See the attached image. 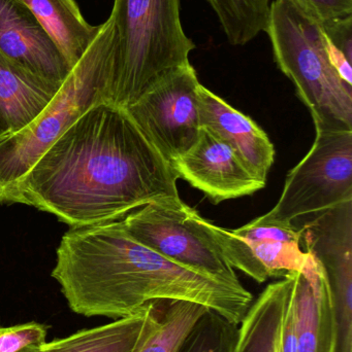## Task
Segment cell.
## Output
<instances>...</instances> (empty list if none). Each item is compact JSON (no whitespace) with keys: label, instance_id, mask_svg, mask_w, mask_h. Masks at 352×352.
Returning <instances> with one entry per match:
<instances>
[{"label":"cell","instance_id":"6da1fadb","mask_svg":"<svg viewBox=\"0 0 352 352\" xmlns=\"http://www.w3.org/2000/svg\"><path fill=\"white\" fill-rule=\"evenodd\" d=\"M178 179L126 109L101 101L41 155L17 186L14 203L83 227L180 198Z\"/></svg>","mask_w":352,"mask_h":352},{"label":"cell","instance_id":"7a4b0ae2","mask_svg":"<svg viewBox=\"0 0 352 352\" xmlns=\"http://www.w3.org/2000/svg\"><path fill=\"white\" fill-rule=\"evenodd\" d=\"M52 277L72 312L119 320L147 304H200L239 324L253 296L239 281L177 264L138 243L123 219L70 228L58 246Z\"/></svg>","mask_w":352,"mask_h":352},{"label":"cell","instance_id":"3957f363","mask_svg":"<svg viewBox=\"0 0 352 352\" xmlns=\"http://www.w3.org/2000/svg\"><path fill=\"white\" fill-rule=\"evenodd\" d=\"M114 59L115 25L110 14L47 109L0 140V203L14 204L17 186L41 155L89 109L110 102Z\"/></svg>","mask_w":352,"mask_h":352},{"label":"cell","instance_id":"277c9868","mask_svg":"<svg viewBox=\"0 0 352 352\" xmlns=\"http://www.w3.org/2000/svg\"><path fill=\"white\" fill-rule=\"evenodd\" d=\"M115 59L110 103L134 104L165 76L189 65L196 45L181 22V0H114Z\"/></svg>","mask_w":352,"mask_h":352},{"label":"cell","instance_id":"5b68a950","mask_svg":"<svg viewBox=\"0 0 352 352\" xmlns=\"http://www.w3.org/2000/svg\"><path fill=\"white\" fill-rule=\"evenodd\" d=\"M265 32L314 124L352 130V87L331 65L322 23L289 0H274Z\"/></svg>","mask_w":352,"mask_h":352},{"label":"cell","instance_id":"8992f818","mask_svg":"<svg viewBox=\"0 0 352 352\" xmlns=\"http://www.w3.org/2000/svg\"><path fill=\"white\" fill-rule=\"evenodd\" d=\"M313 146L289 171L280 198L258 223L293 225L298 217L352 201V130L315 124Z\"/></svg>","mask_w":352,"mask_h":352},{"label":"cell","instance_id":"52a82bcc","mask_svg":"<svg viewBox=\"0 0 352 352\" xmlns=\"http://www.w3.org/2000/svg\"><path fill=\"white\" fill-rule=\"evenodd\" d=\"M122 219L136 241L165 258L217 278L239 281L209 232L206 219L181 198L149 203Z\"/></svg>","mask_w":352,"mask_h":352},{"label":"cell","instance_id":"ba28073f","mask_svg":"<svg viewBox=\"0 0 352 352\" xmlns=\"http://www.w3.org/2000/svg\"><path fill=\"white\" fill-rule=\"evenodd\" d=\"M200 85L189 64L165 76L125 109L145 138L169 163L198 140L202 127Z\"/></svg>","mask_w":352,"mask_h":352},{"label":"cell","instance_id":"9c48e42d","mask_svg":"<svg viewBox=\"0 0 352 352\" xmlns=\"http://www.w3.org/2000/svg\"><path fill=\"white\" fill-rule=\"evenodd\" d=\"M178 177L202 190L214 204L249 196L266 186L235 151L200 127L196 144L171 162Z\"/></svg>","mask_w":352,"mask_h":352},{"label":"cell","instance_id":"30bf717a","mask_svg":"<svg viewBox=\"0 0 352 352\" xmlns=\"http://www.w3.org/2000/svg\"><path fill=\"white\" fill-rule=\"evenodd\" d=\"M0 54L58 85L72 70L53 39L18 0H0Z\"/></svg>","mask_w":352,"mask_h":352},{"label":"cell","instance_id":"8fae6325","mask_svg":"<svg viewBox=\"0 0 352 352\" xmlns=\"http://www.w3.org/2000/svg\"><path fill=\"white\" fill-rule=\"evenodd\" d=\"M198 96L200 126L227 142L254 175L267 182L275 148L266 132L203 85Z\"/></svg>","mask_w":352,"mask_h":352},{"label":"cell","instance_id":"7c38bea8","mask_svg":"<svg viewBox=\"0 0 352 352\" xmlns=\"http://www.w3.org/2000/svg\"><path fill=\"white\" fill-rule=\"evenodd\" d=\"M297 352H337L338 322L330 285L314 260L295 272Z\"/></svg>","mask_w":352,"mask_h":352},{"label":"cell","instance_id":"4fadbf2b","mask_svg":"<svg viewBox=\"0 0 352 352\" xmlns=\"http://www.w3.org/2000/svg\"><path fill=\"white\" fill-rule=\"evenodd\" d=\"M61 86L0 54V119L8 134L16 133L34 121Z\"/></svg>","mask_w":352,"mask_h":352},{"label":"cell","instance_id":"5bb4252c","mask_svg":"<svg viewBox=\"0 0 352 352\" xmlns=\"http://www.w3.org/2000/svg\"><path fill=\"white\" fill-rule=\"evenodd\" d=\"M293 272L269 285L238 324L236 352H284L283 328Z\"/></svg>","mask_w":352,"mask_h":352},{"label":"cell","instance_id":"9a60e30c","mask_svg":"<svg viewBox=\"0 0 352 352\" xmlns=\"http://www.w3.org/2000/svg\"><path fill=\"white\" fill-rule=\"evenodd\" d=\"M231 233L239 238L249 250L252 258L270 277H284L289 273L304 272L314 258L300 248L301 229L293 225L258 223L250 221Z\"/></svg>","mask_w":352,"mask_h":352},{"label":"cell","instance_id":"2e32d148","mask_svg":"<svg viewBox=\"0 0 352 352\" xmlns=\"http://www.w3.org/2000/svg\"><path fill=\"white\" fill-rule=\"evenodd\" d=\"M18 1L37 19L63 54L70 67H74L92 43L99 25L89 24L74 0Z\"/></svg>","mask_w":352,"mask_h":352},{"label":"cell","instance_id":"e0dca14e","mask_svg":"<svg viewBox=\"0 0 352 352\" xmlns=\"http://www.w3.org/2000/svg\"><path fill=\"white\" fill-rule=\"evenodd\" d=\"M157 302L149 303L134 316L110 324L78 331L64 338L45 341L41 352H132L140 340Z\"/></svg>","mask_w":352,"mask_h":352},{"label":"cell","instance_id":"ac0fdd59","mask_svg":"<svg viewBox=\"0 0 352 352\" xmlns=\"http://www.w3.org/2000/svg\"><path fill=\"white\" fill-rule=\"evenodd\" d=\"M208 308L185 301H167L163 314L155 308L132 352H177L196 320Z\"/></svg>","mask_w":352,"mask_h":352},{"label":"cell","instance_id":"d6986e66","mask_svg":"<svg viewBox=\"0 0 352 352\" xmlns=\"http://www.w3.org/2000/svg\"><path fill=\"white\" fill-rule=\"evenodd\" d=\"M231 45H245L265 32L271 0H207Z\"/></svg>","mask_w":352,"mask_h":352},{"label":"cell","instance_id":"ffe728a7","mask_svg":"<svg viewBox=\"0 0 352 352\" xmlns=\"http://www.w3.org/2000/svg\"><path fill=\"white\" fill-rule=\"evenodd\" d=\"M238 324L212 310L196 320L177 352H236Z\"/></svg>","mask_w":352,"mask_h":352},{"label":"cell","instance_id":"44dd1931","mask_svg":"<svg viewBox=\"0 0 352 352\" xmlns=\"http://www.w3.org/2000/svg\"><path fill=\"white\" fill-rule=\"evenodd\" d=\"M48 327L37 322L0 326V352H20L26 349H39L47 338Z\"/></svg>","mask_w":352,"mask_h":352},{"label":"cell","instance_id":"7402d4cb","mask_svg":"<svg viewBox=\"0 0 352 352\" xmlns=\"http://www.w3.org/2000/svg\"><path fill=\"white\" fill-rule=\"evenodd\" d=\"M318 22L324 23L352 14V0H289Z\"/></svg>","mask_w":352,"mask_h":352},{"label":"cell","instance_id":"603a6c76","mask_svg":"<svg viewBox=\"0 0 352 352\" xmlns=\"http://www.w3.org/2000/svg\"><path fill=\"white\" fill-rule=\"evenodd\" d=\"M322 27L331 41L352 60L351 14L322 23Z\"/></svg>","mask_w":352,"mask_h":352},{"label":"cell","instance_id":"cb8c5ba5","mask_svg":"<svg viewBox=\"0 0 352 352\" xmlns=\"http://www.w3.org/2000/svg\"><path fill=\"white\" fill-rule=\"evenodd\" d=\"M324 37H326L327 54H328L331 65L334 67V69L336 70L339 76H340L347 85L352 87V60L349 59L347 56L331 41V39L327 36L326 32H324Z\"/></svg>","mask_w":352,"mask_h":352},{"label":"cell","instance_id":"d4e9b609","mask_svg":"<svg viewBox=\"0 0 352 352\" xmlns=\"http://www.w3.org/2000/svg\"><path fill=\"white\" fill-rule=\"evenodd\" d=\"M8 128H6V126L4 125V123L3 122H2V120L0 119V140H1L2 138H4V136L8 135Z\"/></svg>","mask_w":352,"mask_h":352},{"label":"cell","instance_id":"484cf974","mask_svg":"<svg viewBox=\"0 0 352 352\" xmlns=\"http://www.w3.org/2000/svg\"><path fill=\"white\" fill-rule=\"evenodd\" d=\"M20 352H41L39 351V349H26L24 351Z\"/></svg>","mask_w":352,"mask_h":352}]
</instances>
